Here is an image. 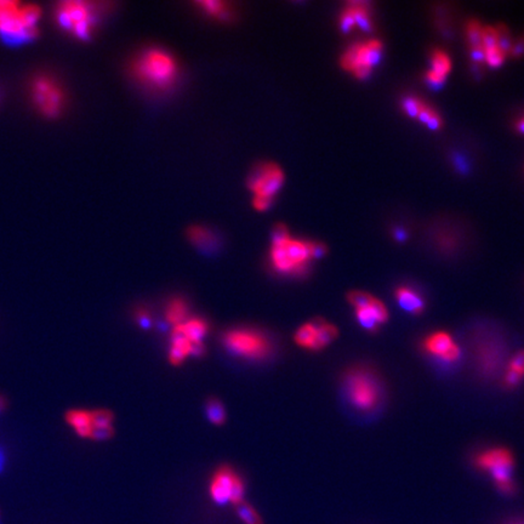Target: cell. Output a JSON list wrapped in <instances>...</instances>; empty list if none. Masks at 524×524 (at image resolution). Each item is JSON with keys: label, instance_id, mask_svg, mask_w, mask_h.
Instances as JSON below:
<instances>
[{"label": "cell", "instance_id": "obj_12", "mask_svg": "<svg viewBox=\"0 0 524 524\" xmlns=\"http://www.w3.org/2000/svg\"><path fill=\"white\" fill-rule=\"evenodd\" d=\"M422 347L427 354L434 357H438L445 363L457 362L462 354L459 345L454 342L452 336L447 332H432L424 340Z\"/></svg>", "mask_w": 524, "mask_h": 524}, {"label": "cell", "instance_id": "obj_1", "mask_svg": "<svg viewBox=\"0 0 524 524\" xmlns=\"http://www.w3.org/2000/svg\"><path fill=\"white\" fill-rule=\"evenodd\" d=\"M41 10L38 5L0 0V39L10 46H21L39 34Z\"/></svg>", "mask_w": 524, "mask_h": 524}, {"label": "cell", "instance_id": "obj_11", "mask_svg": "<svg viewBox=\"0 0 524 524\" xmlns=\"http://www.w3.org/2000/svg\"><path fill=\"white\" fill-rule=\"evenodd\" d=\"M284 182L282 168L274 163H262L256 166L249 177L248 186L253 193V199H261L274 203V198Z\"/></svg>", "mask_w": 524, "mask_h": 524}, {"label": "cell", "instance_id": "obj_28", "mask_svg": "<svg viewBox=\"0 0 524 524\" xmlns=\"http://www.w3.org/2000/svg\"><path fill=\"white\" fill-rule=\"evenodd\" d=\"M114 415L107 409H98L91 412L93 427H109L112 426Z\"/></svg>", "mask_w": 524, "mask_h": 524}, {"label": "cell", "instance_id": "obj_36", "mask_svg": "<svg viewBox=\"0 0 524 524\" xmlns=\"http://www.w3.org/2000/svg\"><path fill=\"white\" fill-rule=\"evenodd\" d=\"M512 372L520 374V377H524V349H520L513 356L509 363V368Z\"/></svg>", "mask_w": 524, "mask_h": 524}, {"label": "cell", "instance_id": "obj_16", "mask_svg": "<svg viewBox=\"0 0 524 524\" xmlns=\"http://www.w3.org/2000/svg\"><path fill=\"white\" fill-rule=\"evenodd\" d=\"M349 8L354 14L356 26H359L363 31H370L372 27V22L370 14H369V9H368V4L362 3V1H358V3L354 1V3H349Z\"/></svg>", "mask_w": 524, "mask_h": 524}, {"label": "cell", "instance_id": "obj_38", "mask_svg": "<svg viewBox=\"0 0 524 524\" xmlns=\"http://www.w3.org/2000/svg\"><path fill=\"white\" fill-rule=\"evenodd\" d=\"M471 58L477 63L485 62V50L482 45L470 46Z\"/></svg>", "mask_w": 524, "mask_h": 524}, {"label": "cell", "instance_id": "obj_23", "mask_svg": "<svg viewBox=\"0 0 524 524\" xmlns=\"http://www.w3.org/2000/svg\"><path fill=\"white\" fill-rule=\"evenodd\" d=\"M206 417L214 425H222L226 420L224 405L217 398H210L206 404Z\"/></svg>", "mask_w": 524, "mask_h": 524}, {"label": "cell", "instance_id": "obj_25", "mask_svg": "<svg viewBox=\"0 0 524 524\" xmlns=\"http://www.w3.org/2000/svg\"><path fill=\"white\" fill-rule=\"evenodd\" d=\"M356 314V319L359 323V325L368 330V332H374L379 330V324H377V319L372 314V309L368 306V307H363V309H357L354 311Z\"/></svg>", "mask_w": 524, "mask_h": 524}, {"label": "cell", "instance_id": "obj_26", "mask_svg": "<svg viewBox=\"0 0 524 524\" xmlns=\"http://www.w3.org/2000/svg\"><path fill=\"white\" fill-rule=\"evenodd\" d=\"M191 342H182V344H173L170 352H169V361L173 365H180L184 362V358L189 354Z\"/></svg>", "mask_w": 524, "mask_h": 524}, {"label": "cell", "instance_id": "obj_2", "mask_svg": "<svg viewBox=\"0 0 524 524\" xmlns=\"http://www.w3.org/2000/svg\"><path fill=\"white\" fill-rule=\"evenodd\" d=\"M314 242L291 237L285 226H278L274 229L271 246V262L274 269L283 274H302L314 260Z\"/></svg>", "mask_w": 524, "mask_h": 524}, {"label": "cell", "instance_id": "obj_47", "mask_svg": "<svg viewBox=\"0 0 524 524\" xmlns=\"http://www.w3.org/2000/svg\"><path fill=\"white\" fill-rule=\"evenodd\" d=\"M3 466H4V454L0 450V470L3 469Z\"/></svg>", "mask_w": 524, "mask_h": 524}, {"label": "cell", "instance_id": "obj_40", "mask_svg": "<svg viewBox=\"0 0 524 524\" xmlns=\"http://www.w3.org/2000/svg\"><path fill=\"white\" fill-rule=\"evenodd\" d=\"M426 81H427V83H429L430 86H435V88H439V86L443 84L445 78L438 76L437 73L432 72L430 69L429 72L426 73Z\"/></svg>", "mask_w": 524, "mask_h": 524}, {"label": "cell", "instance_id": "obj_44", "mask_svg": "<svg viewBox=\"0 0 524 524\" xmlns=\"http://www.w3.org/2000/svg\"><path fill=\"white\" fill-rule=\"evenodd\" d=\"M517 130L520 131L522 134H524V118L520 119L517 123Z\"/></svg>", "mask_w": 524, "mask_h": 524}, {"label": "cell", "instance_id": "obj_5", "mask_svg": "<svg viewBox=\"0 0 524 524\" xmlns=\"http://www.w3.org/2000/svg\"><path fill=\"white\" fill-rule=\"evenodd\" d=\"M345 391L352 407L361 412H372L382 401V386L377 374L369 368H352L345 377Z\"/></svg>", "mask_w": 524, "mask_h": 524}, {"label": "cell", "instance_id": "obj_27", "mask_svg": "<svg viewBox=\"0 0 524 524\" xmlns=\"http://www.w3.org/2000/svg\"><path fill=\"white\" fill-rule=\"evenodd\" d=\"M372 299H374V296L370 295L369 293H365V291L352 290L347 294V300L351 305L354 306V309L368 307L372 304Z\"/></svg>", "mask_w": 524, "mask_h": 524}, {"label": "cell", "instance_id": "obj_20", "mask_svg": "<svg viewBox=\"0 0 524 524\" xmlns=\"http://www.w3.org/2000/svg\"><path fill=\"white\" fill-rule=\"evenodd\" d=\"M431 71L445 78L452 69V61L443 50L436 49L431 54Z\"/></svg>", "mask_w": 524, "mask_h": 524}, {"label": "cell", "instance_id": "obj_35", "mask_svg": "<svg viewBox=\"0 0 524 524\" xmlns=\"http://www.w3.org/2000/svg\"><path fill=\"white\" fill-rule=\"evenodd\" d=\"M113 435H114V430H113L112 426H109V427H93L89 438L100 442V441H107V439L112 438Z\"/></svg>", "mask_w": 524, "mask_h": 524}, {"label": "cell", "instance_id": "obj_17", "mask_svg": "<svg viewBox=\"0 0 524 524\" xmlns=\"http://www.w3.org/2000/svg\"><path fill=\"white\" fill-rule=\"evenodd\" d=\"M197 5L204 14L213 18H220V20L224 18V20H226V18H229V14H231L229 4L222 3V1L206 0V1H199Z\"/></svg>", "mask_w": 524, "mask_h": 524}, {"label": "cell", "instance_id": "obj_24", "mask_svg": "<svg viewBox=\"0 0 524 524\" xmlns=\"http://www.w3.org/2000/svg\"><path fill=\"white\" fill-rule=\"evenodd\" d=\"M316 335H317V330L314 329L311 324L306 323L302 327L295 332L294 336V340H295L297 345L304 347V349H311L314 346V340H316Z\"/></svg>", "mask_w": 524, "mask_h": 524}, {"label": "cell", "instance_id": "obj_37", "mask_svg": "<svg viewBox=\"0 0 524 524\" xmlns=\"http://www.w3.org/2000/svg\"><path fill=\"white\" fill-rule=\"evenodd\" d=\"M524 377H520V374L507 369L506 374H505V379H504V385H505L506 389H515V387L520 385Z\"/></svg>", "mask_w": 524, "mask_h": 524}, {"label": "cell", "instance_id": "obj_42", "mask_svg": "<svg viewBox=\"0 0 524 524\" xmlns=\"http://www.w3.org/2000/svg\"><path fill=\"white\" fill-rule=\"evenodd\" d=\"M137 319H139L140 325L144 328V329H149L151 324H152V319L149 317V314L147 312H139L137 314Z\"/></svg>", "mask_w": 524, "mask_h": 524}, {"label": "cell", "instance_id": "obj_45", "mask_svg": "<svg viewBox=\"0 0 524 524\" xmlns=\"http://www.w3.org/2000/svg\"><path fill=\"white\" fill-rule=\"evenodd\" d=\"M505 524H524V518H513V520H507Z\"/></svg>", "mask_w": 524, "mask_h": 524}, {"label": "cell", "instance_id": "obj_30", "mask_svg": "<svg viewBox=\"0 0 524 524\" xmlns=\"http://www.w3.org/2000/svg\"><path fill=\"white\" fill-rule=\"evenodd\" d=\"M482 26L478 21H470L467 23V29H466V36H467V41L470 46H476V45L481 44V39H482Z\"/></svg>", "mask_w": 524, "mask_h": 524}, {"label": "cell", "instance_id": "obj_46", "mask_svg": "<svg viewBox=\"0 0 524 524\" xmlns=\"http://www.w3.org/2000/svg\"><path fill=\"white\" fill-rule=\"evenodd\" d=\"M5 408H6V401H5L4 397L3 396H0V412H3V410H5Z\"/></svg>", "mask_w": 524, "mask_h": 524}, {"label": "cell", "instance_id": "obj_13", "mask_svg": "<svg viewBox=\"0 0 524 524\" xmlns=\"http://www.w3.org/2000/svg\"><path fill=\"white\" fill-rule=\"evenodd\" d=\"M394 297L398 305L412 316H420L425 311L426 304L422 295L407 285H401L394 290Z\"/></svg>", "mask_w": 524, "mask_h": 524}, {"label": "cell", "instance_id": "obj_6", "mask_svg": "<svg viewBox=\"0 0 524 524\" xmlns=\"http://www.w3.org/2000/svg\"><path fill=\"white\" fill-rule=\"evenodd\" d=\"M475 465L477 469L489 472L500 493L515 495L517 485L512 478L515 457L509 449L497 447L484 450L475 457Z\"/></svg>", "mask_w": 524, "mask_h": 524}, {"label": "cell", "instance_id": "obj_31", "mask_svg": "<svg viewBox=\"0 0 524 524\" xmlns=\"http://www.w3.org/2000/svg\"><path fill=\"white\" fill-rule=\"evenodd\" d=\"M505 56H506V53L500 49L499 46L485 49V62L488 63L490 67L502 66L504 60H505Z\"/></svg>", "mask_w": 524, "mask_h": 524}, {"label": "cell", "instance_id": "obj_18", "mask_svg": "<svg viewBox=\"0 0 524 524\" xmlns=\"http://www.w3.org/2000/svg\"><path fill=\"white\" fill-rule=\"evenodd\" d=\"M187 317V305L181 299H174L166 309V321L176 325L184 324V319Z\"/></svg>", "mask_w": 524, "mask_h": 524}, {"label": "cell", "instance_id": "obj_34", "mask_svg": "<svg viewBox=\"0 0 524 524\" xmlns=\"http://www.w3.org/2000/svg\"><path fill=\"white\" fill-rule=\"evenodd\" d=\"M354 26H356V21H354V14H352V11H351V9L347 6V8L341 13V31L345 32V33H349V32L354 29Z\"/></svg>", "mask_w": 524, "mask_h": 524}, {"label": "cell", "instance_id": "obj_41", "mask_svg": "<svg viewBox=\"0 0 524 524\" xmlns=\"http://www.w3.org/2000/svg\"><path fill=\"white\" fill-rule=\"evenodd\" d=\"M204 354H206V346L203 342H191V347H189V354L191 356L202 357Z\"/></svg>", "mask_w": 524, "mask_h": 524}, {"label": "cell", "instance_id": "obj_7", "mask_svg": "<svg viewBox=\"0 0 524 524\" xmlns=\"http://www.w3.org/2000/svg\"><path fill=\"white\" fill-rule=\"evenodd\" d=\"M226 349L238 357L264 359L271 354V342L261 332L253 329H233L222 336Z\"/></svg>", "mask_w": 524, "mask_h": 524}, {"label": "cell", "instance_id": "obj_9", "mask_svg": "<svg viewBox=\"0 0 524 524\" xmlns=\"http://www.w3.org/2000/svg\"><path fill=\"white\" fill-rule=\"evenodd\" d=\"M382 54V43L370 39L364 43H354L341 56V67L352 73L356 78H367L372 67L377 66Z\"/></svg>", "mask_w": 524, "mask_h": 524}, {"label": "cell", "instance_id": "obj_21", "mask_svg": "<svg viewBox=\"0 0 524 524\" xmlns=\"http://www.w3.org/2000/svg\"><path fill=\"white\" fill-rule=\"evenodd\" d=\"M339 335V330L335 325H332L330 323H325L316 335V340H314V346H312V351H319L323 349L324 347H327L328 345H330V342L335 340L336 337Z\"/></svg>", "mask_w": 524, "mask_h": 524}, {"label": "cell", "instance_id": "obj_3", "mask_svg": "<svg viewBox=\"0 0 524 524\" xmlns=\"http://www.w3.org/2000/svg\"><path fill=\"white\" fill-rule=\"evenodd\" d=\"M133 72L135 78L147 88L166 90L174 86L177 79L179 63L166 50L154 48L136 58Z\"/></svg>", "mask_w": 524, "mask_h": 524}, {"label": "cell", "instance_id": "obj_39", "mask_svg": "<svg viewBox=\"0 0 524 524\" xmlns=\"http://www.w3.org/2000/svg\"><path fill=\"white\" fill-rule=\"evenodd\" d=\"M436 113L437 112H436L435 109L429 107V106L425 103V105L422 106V111L419 113L417 119H419V121H422V124H425L426 126V124L430 121L431 118L435 116Z\"/></svg>", "mask_w": 524, "mask_h": 524}, {"label": "cell", "instance_id": "obj_8", "mask_svg": "<svg viewBox=\"0 0 524 524\" xmlns=\"http://www.w3.org/2000/svg\"><path fill=\"white\" fill-rule=\"evenodd\" d=\"M32 102L43 116H60L66 105V95L58 81L49 76H39L31 83Z\"/></svg>", "mask_w": 524, "mask_h": 524}, {"label": "cell", "instance_id": "obj_43", "mask_svg": "<svg viewBox=\"0 0 524 524\" xmlns=\"http://www.w3.org/2000/svg\"><path fill=\"white\" fill-rule=\"evenodd\" d=\"M510 51L512 53V55H515V56H520V55L523 54L524 38L523 39H520V41H517L513 46H511Z\"/></svg>", "mask_w": 524, "mask_h": 524}, {"label": "cell", "instance_id": "obj_4", "mask_svg": "<svg viewBox=\"0 0 524 524\" xmlns=\"http://www.w3.org/2000/svg\"><path fill=\"white\" fill-rule=\"evenodd\" d=\"M100 5L93 1L67 0L56 5L55 20L58 27L78 41H88L98 29Z\"/></svg>", "mask_w": 524, "mask_h": 524}, {"label": "cell", "instance_id": "obj_14", "mask_svg": "<svg viewBox=\"0 0 524 524\" xmlns=\"http://www.w3.org/2000/svg\"><path fill=\"white\" fill-rule=\"evenodd\" d=\"M66 422L76 431V435L81 438H89L93 424H91V412L84 409H71L66 414Z\"/></svg>", "mask_w": 524, "mask_h": 524}, {"label": "cell", "instance_id": "obj_22", "mask_svg": "<svg viewBox=\"0 0 524 524\" xmlns=\"http://www.w3.org/2000/svg\"><path fill=\"white\" fill-rule=\"evenodd\" d=\"M234 509L238 518L243 524H264L260 513L249 502H242L234 506Z\"/></svg>", "mask_w": 524, "mask_h": 524}, {"label": "cell", "instance_id": "obj_10", "mask_svg": "<svg viewBox=\"0 0 524 524\" xmlns=\"http://www.w3.org/2000/svg\"><path fill=\"white\" fill-rule=\"evenodd\" d=\"M244 493L246 487L242 478L229 466H221L213 476L209 484L211 500L219 506H224L227 504L237 506L238 504L244 502Z\"/></svg>", "mask_w": 524, "mask_h": 524}, {"label": "cell", "instance_id": "obj_19", "mask_svg": "<svg viewBox=\"0 0 524 524\" xmlns=\"http://www.w3.org/2000/svg\"><path fill=\"white\" fill-rule=\"evenodd\" d=\"M181 325L189 342H202L203 337L208 332V325L202 319H191Z\"/></svg>", "mask_w": 524, "mask_h": 524}, {"label": "cell", "instance_id": "obj_33", "mask_svg": "<svg viewBox=\"0 0 524 524\" xmlns=\"http://www.w3.org/2000/svg\"><path fill=\"white\" fill-rule=\"evenodd\" d=\"M424 105H425V102L422 100L408 98L402 103V108H403L404 112L407 113L408 116H412V118H417Z\"/></svg>", "mask_w": 524, "mask_h": 524}, {"label": "cell", "instance_id": "obj_32", "mask_svg": "<svg viewBox=\"0 0 524 524\" xmlns=\"http://www.w3.org/2000/svg\"><path fill=\"white\" fill-rule=\"evenodd\" d=\"M369 307L372 309V314H374V317L377 319L379 325L389 321V317H390L389 316V311L386 309V306L384 305L382 301L379 300L377 297H374Z\"/></svg>", "mask_w": 524, "mask_h": 524}, {"label": "cell", "instance_id": "obj_15", "mask_svg": "<svg viewBox=\"0 0 524 524\" xmlns=\"http://www.w3.org/2000/svg\"><path fill=\"white\" fill-rule=\"evenodd\" d=\"M189 241L196 246V247L201 248V249H209V248L214 247V243H215V238L213 236V232L206 227L202 226H193L189 229Z\"/></svg>", "mask_w": 524, "mask_h": 524}, {"label": "cell", "instance_id": "obj_29", "mask_svg": "<svg viewBox=\"0 0 524 524\" xmlns=\"http://www.w3.org/2000/svg\"><path fill=\"white\" fill-rule=\"evenodd\" d=\"M497 41H499V33H497V27L485 26V27L482 28L481 44L483 46L484 50L497 46Z\"/></svg>", "mask_w": 524, "mask_h": 524}]
</instances>
